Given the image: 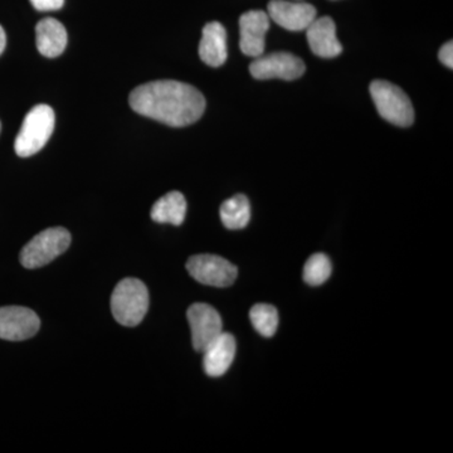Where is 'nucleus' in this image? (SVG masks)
Returning a JSON list of instances; mask_svg holds the SVG:
<instances>
[{
	"label": "nucleus",
	"instance_id": "1",
	"mask_svg": "<svg viewBox=\"0 0 453 453\" xmlns=\"http://www.w3.org/2000/svg\"><path fill=\"white\" fill-rule=\"evenodd\" d=\"M131 109L173 127L195 124L205 110L202 92L188 83L160 80L144 83L130 94Z\"/></svg>",
	"mask_w": 453,
	"mask_h": 453
},
{
	"label": "nucleus",
	"instance_id": "2",
	"mask_svg": "<svg viewBox=\"0 0 453 453\" xmlns=\"http://www.w3.org/2000/svg\"><path fill=\"white\" fill-rule=\"evenodd\" d=\"M55 130V111L49 105H37L27 113L18 133L14 150L18 157H28L44 148Z\"/></svg>",
	"mask_w": 453,
	"mask_h": 453
},
{
	"label": "nucleus",
	"instance_id": "3",
	"mask_svg": "<svg viewBox=\"0 0 453 453\" xmlns=\"http://www.w3.org/2000/svg\"><path fill=\"white\" fill-rule=\"evenodd\" d=\"M149 309V292L138 279H125L118 283L111 296L113 318L124 326L142 323Z\"/></svg>",
	"mask_w": 453,
	"mask_h": 453
},
{
	"label": "nucleus",
	"instance_id": "4",
	"mask_svg": "<svg viewBox=\"0 0 453 453\" xmlns=\"http://www.w3.org/2000/svg\"><path fill=\"white\" fill-rule=\"evenodd\" d=\"M371 95L378 112L384 120L396 127H411L414 121V110L410 97L392 82L377 80L371 85Z\"/></svg>",
	"mask_w": 453,
	"mask_h": 453
},
{
	"label": "nucleus",
	"instance_id": "5",
	"mask_svg": "<svg viewBox=\"0 0 453 453\" xmlns=\"http://www.w3.org/2000/svg\"><path fill=\"white\" fill-rule=\"evenodd\" d=\"M71 244L70 232L62 226H55L41 232L23 247L20 264L23 267L40 268L46 266L59 255L67 251Z\"/></svg>",
	"mask_w": 453,
	"mask_h": 453
},
{
	"label": "nucleus",
	"instance_id": "6",
	"mask_svg": "<svg viewBox=\"0 0 453 453\" xmlns=\"http://www.w3.org/2000/svg\"><path fill=\"white\" fill-rule=\"evenodd\" d=\"M187 270L196 281L213 288H228L238 275L234 264L216 255L193 256L187 262Z\"/></svg>",
	"mask_w": 453,
	"mask_h": 453
},
{
	"label": "nucleus",
	"instance_id": "7",
	"mask_svg": "<svg viewBox=\"0 0 453 453\" xmlns=\"http://www.w3.org/2000/svg\"><path fill=\"white\" fill-rule=\"evenodd\" d=\"M305 70L303 59L290 52H275L256 57L250 65V73L257 80L280 79L294 81L300 79Z\"/></svg>",
	"mask_w": 453,
	"mask_h": 453
},
{
	"label": "nucleus",
	"instance_id": "8",
	"mask_svg": "<svg viewBox=\"0 0 453 453\" xmlns=\"http://www.w3.org/2000/svg\"><path fill=\"white\" fill-rule=\"evenodd\" d=\"M192 330L193 348L199 353L223 333V323L216 309L207 303H195L187 312Z\"/></svg>",
	"mask_w": 453,
	"mask_h": 453
},
{
	"label": "nucleus",
	"instance_id": "9",
	"mask_svg": "<svg viewBox=\"0 0 453 453\" xmlns=\"http://www.w3.org/2000/svg\"><path fill=\"white\" fill-rule=\"evenodd\" d=\"M40 327V318L31 309L25 306L0 308V339L22 342L33 338Z\"/></svg>",
	"mask_w": 453,
	"mask_h": 453
},
{
	"label": "nucleus",
	"instance_id": "10",
	"mask_svg": "<svg viewBox=\"0 0 453 453\" xmlns=\"http://www.w3.org/2000/svg\"><path fill=\"white\" fill-rule=\"evenodd\" d=\"M268 17L282 28L291 32L305 31L316 18L314 5L308 3H291L286 0H271Z\"/></svg>",
	"mask_w": 453,
	"mask_h": 453
},
{
	"label": "nucleus",
	"instance_id": "11",
	"mask_svg": "<svg viewBox=\"0 0 453 453\" xmlns=\"http://www.w3.org/2000/svg\"><path fill=\"white\" fill-rule=\"evenodd\" d=\"M270 29V17L264 11H250L240 18V47L243 55L259 57L265 52V41Z\"/></svg>",
	"mask_w": 453,
	"mask_h": 453
},
{
	"label": "nucleus",
	"instance_id": "12",
	"mask_svg": "<svg viewBox=\"0 0 453 453\" xmlns=\"http://www.w3.org/2000/svg\"><path fill=\"white\" fill-rule=\"evenodd\" d=\"M306 38L312 53L323 58H334L342 52V46L336 37L335 22L330 17L315 18L305 29Z\"/></svg>",
	"mask_w": 453,
	"mask_h": 453
},
{
	"label": "nucleus",
	"instance_id": "13",
	"mask_svg": "<svg viewBox=\"0 0 453 453\" xmlns=\"http://www.w3.org/2000/svg\"><path fill=\"white\" fill-rule=\"evenodd\" d=\"M235 339L229 333L223 332L203 351L204 372L213 378L222 377L234 363L235 357Z\"/></svg>",
	"mask_w": 453,
	"mask_h": 453
},
{
	"label": "nucleus",
	"instance_id": "14",
	"mask_svg": "<svg viewBox=\"0 0 453 453\" xmlns=\"http://www.w3.org/2000/svg\"><path fill=\"white\" fill-rule=\"evenodd\" d=\"M67 31L55 18H44L35 27V43L42 56L55 58L64 53L67 46Z\"/></svg>",
	"mask_w": 453,
	"mask_h": 453
},
{
	"label": "nucleus",
	"instance_id": "15",
	"mask_svg": "<svg viewBox=\"0 0 453 453\" xmlns=\"http://www.w3.org/2000/svg\"><path fill=\"white\" fill-rule=\"evenodd\" d=\"M199 56L205 65L219 67L226 61V32L219 22H211L203 28Z\"/></svg>",
	"mask_w": 453,
	"mask_h": 453
},
{
	"label": "nucleus",
	"instance_id": "16",
	"mask_svg": "<svg viewBox=\"0 0 453 453\" xmlns=\"http://www.w3.org/2000/svg\"><path fill=\"white\" fill-rule=\"evenodd\" d=\"M187 214V201L180 192H170L154 203L151 219L157 223L183 225Z\"/></svg>",
	"mask_w": 453,
	"mask_h": 453
},
{
	"label": "nucleus",
	"instance_id": "17",
	"mask_svg": "<svg viewBox=\"0 0 453 453\" xmlns=\"http://www.w3.org/2000/svg\"><path fill=\"white\" fill-rule=\"evenodd\" d=\"M220 219L228 229H242L251 219V205L249 198L237 195L223 202L220 207Z\"/></svg>",
	"mask_w": 453,
	"mask_h": 453
},
{
	"label": "nucleus",
	"instance_id": "18",
	"mask_svg": "<svg viewBox=\"0 0 453 453\" xmlns=\"http://www.w3.org/2000/svg\"><path fill=\"white\" fill-rule=\"evenodd\" d=\"M250 319H251L256 332L261 334L265 338L275 335L277 326H279V312L273 305L257 303L250 311Z\"/></svg>",
	"mask_w": 453,
	"mask_h": 453
},
{
	"label": "nucleus",
	"instance_id": "19",
	"mask_svg": "<svg viewBox=\"0 0 453 453\" xmlns=\"http://www.w3.org/2000/svg\"><path fill=\"white\" fill-rule=\"evenodd\" d=\"M332 261L324 253H315L306 261L303 280L310 286H320L332 275Z\"/></svg>",
	"mask_w": 453,
	"mask_h": 453
},
{
	"label": "nucleus",
	"instance_id": "20",
	"mask_svg": "<svg viewBox=\"0 0 453 453\" xmlns=\"http://www.w3.org/2000/svg\"><path fill=\"white\" fill-rule=\"evenodd\" d=\"M31 3L37 11L52 12L64 7L65 0H31Z\"/></svg>",
	"mask_w": 453,
	"mask_h": 453
},
{
	"label": "nucleus",
	"instance_id": "21",
	"mask_svg": "<svg viewBox=\"0 0 453 453\" xmlns=\"http://www.w3.org/2000/svg\"><path fill=\"white\" fill-rule=\"evenodd\" d=\"M438 58L442 62L443 65L449 68H453V44L452 41L447 42L441 47L440 52H438Z\"/></svg>",
	"mask_w": 453,
	"mask_h": 453
},
{
	"label": "nucleus",
	"instance_id": "22",
	"mask_svg": "<svg viewBox=\"0 0 453 453\" xmlns=\"http://www.w3.org/2000/svg\"><path fill=\"white\" fill-rule=\"evenodd\" d=\"M5 46H7V35H5L3 27L0 26V55L4 52Z\"/></svg>",
	"mask_w": 453,
	"mask_h": 453
},
{
	"label": "nucleus",
	"instance_id": "23",
	"mask_svg": "<svg viewBox=\"0 0 453 453\" xmlns=\"http://www.w3.org/2000/svg\"><path fill=\"white\" fill-rule=\"evenodd\" d=\"M0 133H2V122H0Z\"/></svg>",
	"mask_w": 453,
	"mask_h": 453
}]
</instances>
